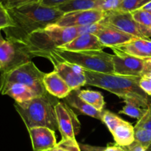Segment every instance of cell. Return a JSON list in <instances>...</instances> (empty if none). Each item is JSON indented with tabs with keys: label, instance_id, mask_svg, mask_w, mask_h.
Returning a JSON list of instances; mask_svg holds the SVG:
<instances>
[{
	"label": "cell",
	"instance_id": "1",
	"mask_svg": "<svg viewBox=\"0 0 151 151\" xmlns=\"http://www.w3.org/2000/svg\"><path fill=\"white\" fill-rule=\"evenodd\" d=\"M13 26L3 29L7 40L25 44L34 32L57 23L64 13L40 2L7 9Z\"/></svg>",
	"mask_w": 151,
	"mask_h": 151
},
{
	"label": "cell",
	"instance_id": "2",
	"mask_svg": "<svg viewBox=\"0 0 151 151\" xmlns=\"http://www.w3.org/2000/svg\"><path fill=\"white\" fill-rule=\"evenodd\" d=\"M87 85L106 90L122 100H128L147 109L148 95L139 86L141 77H130L114 73H100L84 70Z\"/></svg>",
	"mask_w": 151,
	"mask_h": 151
},
{
	"label": "cell",
	"instance_id": "3",
	"mask_svg": "<svg viewBox=\"0 0 151 151\" xmlns=\"http://www.w3.org/2000/svg\"><path fill=\"white\" fill-rule=\"evenodd\" d=\"M78 35L77 27H66L54 24L34 32L24 44L32 58L38 56L48 58L55 50L68 44Z\"/></svg>",
	"mask_w": 151,
	"mask_h": 151
},
{
	"label": "cell",
	"instance_id": "4",
	"mask_svg": "<svg viewBox=\"0 0 151 151\" xmlns=\"http://www.w3.org/2000/svg\"><path fill=\"white\" fill-rule=\"evenodd\" d=\"M48 92L24 103L15 102L14 107L22 117L27 128L46 127L58 130L55 106L58 101Z\"/></svg>",
	"mask_w": 151,
	"mask_h": 151
},
{
	"label": "cell",
	"instance_id": "5",
	"mask_svg": "<svg viewBox=\"0 0 151 151\" xmlns=\"http://www.w3.org/2000/svg\"><path fill=\"white\" fill-rule=\"evenodd\" d=\"M77 65L84 70L100 73H114L112 55L103 50L69 51L58 48L50 53V58Z\"/></svg>",
	"mask_w": 151,
	"mask_h": 151
},
{
	"label": "cell",
	"instance_id": "6",
	"mask_svg": "<svg viewBox=\"0 0 151 151\" xmlns=\"http://www.w3.org/2000/svg\"><path fill=\"white\" fill-rule=\"evenodd\" d=\"M46 73L40 70L31 60L9 72L0 75V86L8 83H19L29 87L38 97L47 93L44 84Z\"/></svg>",
	"mask_w": 151,
	"mask_h": 151
},
{
	"label": "cell",
	"instance_id": "7",
	"mask_svg": "<svg viewBox=\"0 0 151 151\" xmlns=\"http://www.w3.org/2000/svg\"><path fill=\"white\" fill-rule=\"evenodd\" d=\"M100 22L105 26L112 27L137 38L151 37V28L143 26L134 20L131 13L117 10L105 12L104 18Z\"/></svg>",
	"mask_w": 151,
	"mask_h": 151
},
{
	"label": "cell",
	"instance_id": "8",
	"mask_svg": "<svg viewBox=\"0 0 151 151\" xmlns=\"http://www.w3.org/2000/svg\"><path fill=\"white\" fill-rule=\"evenodd\" d=\"M32 56L27 51L24 44L6 39L0 44V72L5 73L22 64L31 61Z\"/></svg>",
	"mask_w": 151,
	"mask_h": 151
},
{
	"label": "cell",
	"instance_id": "9",
	"mask_svg": "<svg viewBox=\"0 0 151 151\" xmlns=\"http://www.w3.org/2000/svg\"><path fill=\"white\" fill-rule=\"evenodd\" d=\"M102 122L111 133L116 144L126 147L135 141L134 127L115 114L108 110H103Z\"/></svg>",
	"mask_w": 151,
	"mask_h": 151
},
{
	"label": "cell",
	"instance_id": "10",
	"mask_svg": "<svg viewBox=\"0 0 151 151\" xmlns=\"http://www.w3.org/2000/svg\"><path fill=\"white\" fill-rule=\"evenodd\" d=\"M111 49L114 52L112 55L114 74L130 77L142 76L145 66V59L131 55L114 47Z\"/></svg>",
	"mask_w": 151,
	"mask_h": 151
},
{
	"label": "cell",
	"instance_id": "11",
	"mask_svg": "<svg viewBox=\"0 0 151 151\" xmlns=\"http://www.w3.org/2000/svg\"><path fill=\"white\" fill-rule=\"evenodd\" d=\"M58 131L62 139H75L81 131V125L76 114L65 102H58L55 106Z\"/></svg>",
	"mask_w": 151,
	"mask_h": 151
},
{
	"label": "cell",
	"instance_id": "12",
	"mask_svg": "<svg viewBox=\"0 0 151 151\" xmlns=\"http://www.w3.org/2000/svg\"><path fill=\"white\" fill-rule=\"evenodd\" d=\"M49 60L54 65V71L66 82L69 88L78 90L86 84L84 69L77 65L57 60L55 58H50Z\"/></svg>",
	"mask_w": 151,
	"mask_h": 151
},
{
	"label": "cell",
	"instance_id": "13",
	"mask_svg": "<svg viewBox=\"0 0 151 151\" xmlns=\"http://www.w3.org/2000/svg\"><path fill=\"white\" fill-rule=\"evenodd\" d=\"M104 16L105 12L98 10L70 12L64 13L55 24L66 27L87 26L98 23Z\"/></svg>",
	"mask_w": 151,
	"mask_h": 151
},
{
	"label": "cell",
	"instance_id": "14",
	"mask_svg": "<svg viewBox=\"0 0 151 151\" xmlns=\"http://www.w3.org/2000/svg\"><path fill=\"white\" fill-rule=\"evenodd\" d=\"M33 151H46L57 145L55 131L46 127H35L28 129Z\"/></svg>",
	"mask_w": 151,
	"mask_h": 151
},
{
	"label": "cell",
	"instance_id": "15",
	"mask_svg": "<svg viewBox=\"0 0 151 151\" xmlns=\"http://www.w3.org/2000/svg\"><path fill=\"white\" fill-rule=\"evenodd\" d=\"M95 35L105 47L110 48L122 45L137 38L114 27L103 24H102V27Z\"/></svg>",
	"mask_w": 151,
	"mask_h": 151
},
{
	"label": "cell",
	"instance_id": "16",
	"mask_svg": "<svg viewBox=\"0 0 151 151\" xmlns=\"http://www.w3.org/2000/svg\"><path fill=\"white\" fill-rule=\"evenodd\" d=\"M104 48H106V47L100 42L99 38L95 35L91 33L79 35L72 41L60 47L61 50L69 51L103 50Z\"/></svg>",
	"mask_w": 151,
	"mask_h": 151
},
{
	"label": "cell",
	"instance_id": "17",
	"mask_svg": "<svg viewBox=\"0 0 151 151\" xmlns=\"http://www.w3.org/2000/svg\"><path fill=\"white\" fill-rule=\"evenodd\" d=\"M113 47L139 58L145 60L151 59V40L150 38H136L129 42Z\"/></svg>",
	"mask_w": 151,
	"mask_h": 151
},
{
	"label": "cell",
	"instance_id": "18",
	"mask_svg": "<svg viewBox=\"0 0 151 151\" xmlns=\"http://www.w3.org/2000/svg\"><path fill=\"white\" fill-rule=\"evenodd\" d=\"M44 84L47 92L56 98L65 99L72 91L69 86L54 70L50 73H46Z\"/></svg>",
	"mask_w": 151,
	"mask_h": 151
},
{
	"label": "cell",
	"instance_id": "19",
	"mask_svg": "<svg viewBox=\"0 0 151 151\" xmlns=\"http://www.w3.org/2000/svg\"><path fill=\"white\" fill-rule=\"evenodd\" d=\"M0 93L10 96L16 103H24L38 97L29 87L19 83H8L0 86Z\"/></svg>",
	"mask_w": 151,
	"mask_h": 151
},
{
	"label": "cell",
	"instance_id": "20",
	"mask_svg": "<svg viewBox=\"0 0 151 151\" xmlns=\"http://www.w3.org/2000/svg\"><path fill=\"white\" fill-rule=\"evenodd\" d=\"M65 101L70 107L74 108L80 113L87 115L91 117L95 118L102 121V113L103 111L97 110L93 106L84 101L83 99L79 97L78 90H73L70 94L65 98Z\"/></svg>",
	"mask_w": 151,
	"mask_h": 151
},
{
	"label": "cell",
	"instance_id": "21",
	"mask_svg": "<svg viewBox=\"0 0 151 151\" xmlns=\"http://www.w3.org/2000/svg\"><path fill=\"white\" fill-rule=\"evenodd\" d=\"M99 0H72L58 6V9L63 13L74 11L98 10Z\"/></svg>",
	"mask_w": 151,
	"mask_h": 151
},
{
	"label": "cell",
	"instance_id": "22",
	"mask_svg": "<svg viewBox=\"0 0 151 151\" xmlns=\"http://www.w3.org/2000/svg\"><path fill=\"white\" fill-rule=\"evenodd\" d=\"M78 93L79 97L81 99L91 105V106L100 111H103L104 110L105 103L104 97L102 94L99 91H92V90H78Z\"/></svg>",
	"mask_w": 151,
	"mask_h": 151
},
{
	"label": "cell",
	"instance_id": "23",
	"mask_svg": "<svg viewBox=\"0 0 151 151\" xmlns=\"http://www.w3.org/2000/svg\"><path fill=\"white\" fill-rule=\"evenodd\" d=\"M123 101L125 103V106L119 111V114H125L127 116H129L131 117L135 118V119L139 120L147 112V109L140 107L138 104H137L134 102L128 100H125Z\"/></svg>",
	"mask_w": 151,
	"mask_h": 151
},
{
	"label": "cell",
	"instance_id": "24",
	"mask_svg": "<svg viewBox=\"0 0 151 151\" xmlns=\"http://www.w3.org/2000/svg\"><path fill=\"white\" fill-rule=\"evenodd\" d=\"M151 0H123L117 10L132 13L135 10L142 9Z\"/></svg>",
	"mask_w": 151,
	"mask_h": 151
},
{
	"label": "cell",
	"instance_id": "25",
	"mask_svg": "<svg viewBox=\"0 0 151 151\" xmlns=\"http://www.w3.org/2000/svg\"><path fill=\"white\" fill-rule=\"evenodd\" d=\"M134 138L135 141L138 142L143 147L147 149L151 144V131L134 127Z\"/></svg>",
	"mask_w": 151,
	"mask_h": 151
},
{
	"label": "cell",
	"instance_id": "26",
	"mask_svg": "<svg viewBox=\"0 0 151 151\" xmlns=\"http://www.w3.org/2000/svg\"><path fill=\"white\" fill-rule=\"evenodd\" d=\"M52 151H81L76 139H62Z\"/></svg>",
	"mask_w": 151,
	"mask_h": 151
},
{
	"label": "cell",
	"instance_id": "27",
	"mask_svg": "<svg viewBox=\"0 0 151 151\" xmlns=\"http://www.w3.org/2000/svg\"><path fill=\"white\" fill-rule=\"evenodd\" d=\"M134 20L143 26L151 28V13L149 11L139 9L131 13Z\"/></svg>",
	"mask_w": 151,
	"mask_h": 151
},
{
	"label": "cell",
	"instance_id": "28",
	"mask_svg": "<svg viewBox=\"0 0 151 151\" xmlns=\"http://www.w3.org/2000/svg\"><path fill=\"white\" fill-rule=\"evenodd\" d=\"M123 0H99L98 10L109 12L119 9Z\"/></svg>",
	"mask_w": 151,
	"mask_h": 151
},
{
	"label": "cell",
	"instance_id": "29",
	"mask_svg": "<svg viewBox=\"0 0 151 151\" xmlns=\"http://www.w3.org/2000/svg\"><path fill=\"white\" fill-rule=\"evenodd\" d=\"M12 26H13V22L7 11V9L3 4V3L0 1V29L3 30Z\"/></svg>",
	"mask_w": 151,
	"mask_h": 151
},
{
	"label": "cell",
	"instance_id": "30",
	"mask_svg": "<svg viewBox=\"0 0 151 151\" xmlns=\"http://www.w3.org/2000/svg\"><path fill=\"white\" fill-rule=\"evenodd\" d=\"M136 128H142L151 131V100L149 101L148 108L145 114L138 120L135 125Z\"/></svg>",
	"mask_w": 151,
	"mask_h": 151
},
{
	"label": "cell",
	"instance_id": "31",
	"mask_svg": "<svg viewBox=\"0 0 151 151\" xmlns=\"http://www.w3.org/2000/svg\"><path fill=\"white\" fill-rule=\"evenodd\" d=\"M41 0H1L0 1L3 3L6 8H13V7H19L27 4L40 2Z\"/></svg>",
	"mask_w": 151,
	"mask_h": 151
},
{
	"label": "cell",
	"instance_id": "32",
	"mask_svg": "<svg viewBox=\"0 0 151 151\" xmlns=\"http://www.w3.org/2000/svg\"><path fill=\"white\" fill-rule=\"evenodd\" d=\"M139 86L148 96H151V77L141 76Z\"/></svg>",
	"mask_w": 151,
	"mask_h": 151
},
{
	"label": "cell",
	"instance_id": "33",
	"mask_svg": "<svg viewBox=\"0 0 151 151\" xmlns=\"http://www.w3.org/2000/svg\"><path fill=\"white\" fill-rule=\"evenodd\" d=\"M72 0H41L40 3L44 6L51 7H56L64 3L69 2Z\"/></svg>",
	"mask_w": 151,
	"mask_h": 151
},
{
	"label": "cell",
	"instance_id": "34",
	"mask_svg": "<svg viewBox=\"0 0 151 151\" xmlns=\"http://www.w3.org/2000/svg\"><path fill=\"white\" fill-rule=\"evenodd\" d=\"M125 148L126 149L127 151H148L147 149L143 147L141 144H139L137 141H134L131 145L125 147Z\"/></svg>",
	"mask_w": 151,
	"mask_h": 151
},
{
	"label": "cell",
	"instance_id": "35",
	"mask_svg": "<svg viewBox=\"0 0 151 151\" xmlns=\"http://www.w3.org/2000/svg\"><path fill=\"white\" fill-rule=\"evenodd\" d=\"M81 150L82 151H105L106 147H99V146H93L86 144H79Z\"/></svg>",
	"mask_w": 151,
	"mask_h": 151
},
{
	"label": "cell",
	"instance_id": "36",
	"mask_svg": "<svg viewBox=\"0 0 151 151\" xmlns=\"http://www.w3.org/2000/svg\"><path fill=\"white\" fill-rule=\"evenodd\" d=\"M105 151H127L125 147L119 145L117 144H113V143H109L106 147V150Z\"/></svg>",
	"mask_w": 151,
	"mask_h": 151
},
{
	"label": "cell",
	"instance_id": "37",
	"mask_svg": "<svg viewBox=\"0 0 151 151\" xmlns=\"http://www.w3.org/2000/svg\"><path fill=\"white\" fill-rule=\"evenodd\" d=\"M142 76H148L151 77V65L147 64L145 62V66L144 70H143Z\"/></svg>",
	"mask_w": 151,
	"mask_h": 151
},
{
	"label": "cell",
	"instance_id": "38",
	"mask_svg": "<svg viewBox=\"0 0 151 151\" xmlns=\"http://www.w3.org/2000/svg\"><path fill=\"white\" fill-rule=\"evenodd\" d=\"M142 9L144 10H146V11L151 12V1H150L149 3H147V4H145V5Z\"/></svg>",
	"mask_w": 151,
	"mask_h": 151
},
{
	"label": "cell",
	"instance_id": "39",
	"mask_svg": "<svg viewBox=\"0 0 151 151\" xmlns=\"http://www.w3.org/2000/svg\"><path fill=\"white\" fill-rule=\"evenodd\" d=\"M1 29H0V44H1L4 41H5V39L2 37V35H1Z\"/></svg>",
	"mask_w": 151,
	"mask_h": 151
},
{
	"label": "cell",
	"instance_id": "40",
	"mask_svg": "<svg viewBox=\"0 0 151 151\" xmlns=\"http://www.w3.org/2000/svg\"><path fill=\"white\" fill-rule=\"evenodd\" d=\"M147 150H148V151H151V144H150V145L149 146L148 148H147Z\"/></svg>",
	"mask_w": 151,
	"mask_h": 151
},
{
	"label": "cell",
	"instance_id": "41",
	"mask_svg": "<svg viewBox=\"0 0 151 151\" xmlns=\"http://www.w3.org/2000/svg\"><path fill=\"white\" fill-rule=\"evenodd\" d=\"M1 69V63H0V69Z\"/></svg>",
	"mask_w": 151,
	"mask_h": 151
},
{
	"label": "cell",
	"instance_id": "42",
	"mask_svg": "<svg viewBox=\"0 0 151 151\" xmlns=\"http://www.w3.org/2000/svg\"><path fill=\"white\" fill-rule=\"evenodd\" d=\"M46 151H52V150H46Z\"/></svg>",
	"mask_w": 151,
	"mask_h": 151
},
{
	"label": "cell",
	"instance_id": "43",
	"mask_svg": "<svg viewBox=\"0 0 151 151\" xmlns=\"http://www.w3.org/2000/svg\"><path fill=\"white\" fill-rule=\"evenodd\" d=\"M0 1H1V0H0Z\"/></svg>",
	"mask_w": 151,
	"mask_h": 151
},
{
	"label": "cell",
	"instance_id": "44",
	"mask_svg": "<svg viewBox=\"0 0 151 151\" xmlns=\"http://www.w3.org/2000/svg\"><path fill=\"white\" fill-rule=\"evenodd\" d=\"M150 13H151V12H150Z\"/></svg>",
	"mask_w": 151,
	"mask_h": 151
}]
</instances>
